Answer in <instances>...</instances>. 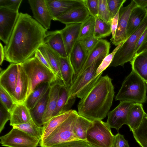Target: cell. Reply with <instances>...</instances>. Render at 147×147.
I'll use <instances>...</instances> for the list:
<instances>
[{
	"label": "cell",
	"instance_id": "41",
	"mask_svg": "<svg viewBox=\"0 0 147 147\" xmlns=\"http://www.w3.org/2000/svg\"><path fill=\"white\" fill-rule=\"evenodd\" d=\"M99 39L91 36L79 40L82 47L88 54L94 48Z\"/></svg>",
	"mask_w": 147,
	"mask_h": 147
},
{
	"label": "cell",
	"instance_id": "39",
	"mask_svg": "<svg viewBox=\"0 0 147 147\" xmlns=\"http://www.w3.org/2000/svg\"><path fill=\"white\" fill-rule=\"evenodd\" d=\"M123 43V42H121L116 46L111 53L109 54L103 59L97 69L96 71L97 76L102 73L103 71L107 67H109L113 61L115 53Z\"/></svg>",
	"mask_w": 147,
	"mask_h": 147
},
{
	"label": "cell",
	"instance_id": "14",
	"mask_svg": "<svg viewBox=\"0 0 147 147\" xmlns=\"http://www.w3.org/2000/svg\"><path fill=\"white\" fill-rule=\"evenodd\" d=\"M33 14L37 22L47 30L50 28L51 22L53 20L45 0H28Z\"/></svg>",
	"mask_w": 147,
	"mask_h": 147
},
{
	"label": "cell",
	"instance_id": "33",
	"mask_svg": "<svg viewBox=\"0 0 147 147\" xmlns=\"http://www.w3.org/2000/svg\"><path fill=\"white\" fill-rule=\"evenodd\" d=\"M92 123L93 121L79 115L76 120L73 131L79 140H86L87 131Z\"/></svg>",
	"mask_w": 147,
	"mask_h": 147
},
{
	"label": "cell",
	"instance_id": "54",
	"mask_svg": "<svg viewBox=\"0 0 147 147\" xmlns=\"http://www.w3.org/2000/svg\"><path fill=\"white\" fill-rule=\"evenodd\" d=\"M147 86V82H145Z\"/></svg>",
	"mask_w": 147,
	"mask_h": 147
},
{
	"label": "cell",
	"instance_id": "53",
	"mask_svg": "<svg viewBox=\"0 0 147 147\" xmlns=\"http://www.w3.org/2000/svg\"><path fill=\"white\" fill-rule=\"evenodd\" d=\"M146 50H147V40L138 50L136 55Z\"/></svg>",
	"mask_w": 147,
	"mask_h": 147
},
{
	"label": "cell",
	"instance_id": "43",
	"mask_svg": "<svg viewBox=\"0 0 147 147\" xmlns=\"http://www.w3.org/2000/svg\"><path fill=\"white\" fill-rule=\"evenodd\" d=\"M22 0H0V7L18 11Z\"/></svg>",
	"mask_w": 147,
	"mask_h": 147
},
{
	"label": "cell",
	"instance_id": "12",
	"mask_svg": "<svg viewBox=\"0 0 147 147\" xmlns=\"http://www.w3.org/2000/svg\"><path fill=\"white\" fill-rule=\"evenodd\" d=\"M137 6L134 0H132L127 6H123L121 8L115 35L113 38L111 39L112 43L115 46H117L127 40V30L129 18L132 11Z\"/></svg>",
	"mask_w": 147,
	"mask_h": 147
},
{
	"label": "cell",
	"instance_id": "27",
	"mask_svg": "<svg viewBox=\"0 0 147 147\" xmlns=\"http://www.w3.org/2000/svg\"><path fill=\"white\" fill-rule=\"evenodd\" d=\"M75 100L76 98H69V90L63 85L60 89L57 106L52 117L71 110Z\"/></svg>",
	"mask_w": 147,
	"mask_h": 147
},
{
	"label": "cell",
	"instance_id": "35",
	"mask_svg": "<svg viewBox=\"0 0 147 147\" xmlns=\"http://www.w3.org/2000/svg\"><path fill=\"white\" fill-rule=\"evenodd\" d=\"M132 132L134 138L140 146L147 147V114L140 126Z\"/></svg>",
	"mask_w": 147,
	"mask_h": 147
},
{
	"label": "cell",
	"instance_id": "19",
	"mask_svg": "<svg viewBox=\"0 0 147 147\" xmlns=\"http://www.w3.org/2000/svg\"><path fill=\"white\" fill-rule=\"evenodd\" d=\"M110 48L109 42L105 40L100 39L95 47L88 54L86 62L78 75L83 73L98 59L101 57H105L108 55Z\"/></svg>",
	"mask_w": 147,
	"mask_h": 147
},
{
	"label": "cell",
	"instance_id": "37",
	"mask_svg": "<svg viewBox=\"0 0 147 147\" xmlns=\"http://www.w3.org/2000/svg\"><path fill=\"white\" fill-rule=\"evenodd\" d=\"M95 22V18L90 16L82 23L78 40L87 37L93 36Z\"/></svg>",
	"mask_w": 147,
	"mask_h": 147
},
{
	"label": "cell",
	"instance_id": "22",
	"mask_svg": "<svg viewBox=\"0 0 147 147\" xmlns=\"http://www.w3.org/2000/svg\"><path fill=\"white\" fill-rule=\"evenodd\" d=\"M18 64V78L15 91V99L17 104L25 102L28 86L26 74L21 64Z\"/></svg>",
	"mask_w": 147,
	"mask_h": 147
},
{
	"label": "cell",
	"instance_id": "13",
	"mask_svg": "<svg viewBox=\"0 0 147 147\" xmlns=\"http://www.w3.org/2000/svg\"><path fill=\"white\" fill-rule=\"evenodd\" d=\"M18 64L11 63L0 74V87L2 88L17 103L15 91L18 76Z\"/></svg>",
	"mask_w": 147,
	"mask_h": 147
},
{
	"label": "cell",
	"instance_id": "16",
	"mask_svg": "<svg viewBox=\"0 0 147 147\" xmlns=\"http://www.w3.org/2000/svg\"><path fill=\"white\" fill-rule=\"evenodd\" d=\"M90 16L87 8L83 5L71 9L55 18L54 20H57L66 25L82 23Z\"/></svg>",
	"mask_w": 147,
	"mask_h": 147
},
{
	"label": "cell",
	"instance_id": "36",
	"mask_svg": "<svg viewBox=\"0 0 147 147\" xmlns=\"http://www.w3.org/2000/svg\"><path fill=\"white\" fill-rule=\"evenodd\" d=\"M95 18L93 36L100 39L111 34L110 24L107 23L98 17Z\"/></svg>",
	"mask_w": 147,
	"mask_h": 147
},
{
	"label": "cell",
	"instance_id": "2",
	"mask_svg": "<svg viewBox=\"0 0 147 147\" xmlns=\"http://www.w3.org/2000/svg\"><path fill=\"white\" fill-rule=\"evenodd\" d=\"M115 92L112 79L107 75L101 76L79 102L78 113L92 121L106 117L112 105Z\"/></svg>",
	"mask_w": 147,
	"mask_h": 147
},
{
	"label": "cell",
	"instance_id": "32",
	"mask_svg": "<svg viewBox=\"0 0 147 147\" xmlns=\"http://www.w3.org/2000/svg\"><path fill=\"white\" fill-rule=\"evenodd\" d=\"M51 83L43 82L38 85L26 99L25 103L28 109H32L44 96L49 88Z\"/></svg>",
	"mask_w": 147,
	"mask_h": 147
},
{
	"label": "cell",
	"instance_id": "9",
	"mask_svg": "<svg viewBox=\"0 0 147 147\" xmlns=\"http://www.w3.org/2000/svg\"><path fill=\"white\" fill-rule=\"evenodd\" d=\"M1 145L7 147H37L40 140L17 128H13L0 137Z\"/></svg>",
	"mask_w": 147,
	"mask_h": 147
},
{
	"label": "cell",
	"instance_id": "3",
	"mask_svg": "<svg viewBox=\"0 0 147 147\" xmlns=\"http://www.w3.org/2000/svg\"><path fill=\"white\" fill-rule=\"evenodd\" d=\"M147 87L143 79L132 69L123 82L115 100L142 104L147 100Z\"/></svg>",
	"mask_w": 147,
	"mask_h": 147
},
{
	"label": "cell",
	"instance_id": "48",
	"mask_svg": "<svg viewBox=\"0 0 147 147\" xmlns=\"http://www.w3.org/2000/svg\"><path fill=\"white\" fill-rule=\"evenodd\" d=\"M34 57L56 75L50 65L39 49H38L35 51Z\"/></svg>",
	"mask_w": 147,
	"mask_h": 147
},
{
	"label": "cell",
	"instance_id": "4",
	"mask_svg": "<svg viewBox=\"0 0 147 147\" xmlns=\"http://www.w3.org/2000/svg\"><path fill=\"white\" fill-rule=\"evenodd\" d=\"M20 64L28 80L26 99L40 84L43 82L51 83L59 78L34 57H31Z\"/></svg>",
	"mask_w": 147,
	"mask_h": 147
},
{
	"label": "cell",
	"instance_id": "15",
	"mask_svg": "<svg viewBox=\"0 0 147 147\" xmlns=\"http://www.w3.org/2000/svg\"><path fill=\"white\" fill-rule=\"evenodd\" d=\"M53 18L56 17L73 8L84 5L83 0H45Z\"/></svg>",
	"mask_w": 147,
	"mask_h": 147
},
{
	"label": "cell",
	"instance_id": "25",
	"mask_svg": "<svg viewBox=\"0 0 147 147\" xmlns=\"http://www.w3.org/2000/svg\"><path fill=\"white\" fill-rule=\"evenodd\" d=\"M74 110L71 109L55 116L51 119L42 126V133L40 141L48 137L71 114Z\"/></svg>",
	"mask_w": 147,
	"mask_h": 147
},
{
	"label": "cell",
	"instance_id": "7",
	"mask_svg": "<svg viewBox=\"0 0 147 147\" xmlns=\"http://www.w3.org/2000/svg\"><path fill=\"white\" fill-rule=\"evenodd\" d=\"M147 28V16L140 27L129 37L115 53L109 67H123L124 64L132 61L134 57V51L137 42Z\"/></svg>",
	"mask_w": 147,
	"mask_h": 147
},
{
	"label": "cell",
	"instance_id": "17",
	"mask_svg": "<svg viewBox=\"0 0 147 147\" xmlns=\"http://www.w3.org/2000/svg\"><path fill=\"white\" fill-rule=\"evenodd\" d=\"M63 85H64L62 81L59 78L51 84L47 108L42 120L43 125L52 117L57 106L60 89Z\"/></svg>",
	"mask_w": 147,
	"mask_h": 147
},
{
	"label": "cell",
	"instance_id": "23",
	"mask_svg": "<svg viewBox=\"0 0 147 147\" xmlns=\"http://www.w3.org/2000/svg\"><path fill=\"white\" fill-rule=\"evenodd\" d=\"M147 16L146 8L137 6L132 11L127 23V39L140 27Z\"/></svg>",
	"mask_w": 147,
	"mask_h": 147
},
{
	"label": "cell",
	"instance_id": "18",
	"mask_svg": "<svg viewBox=\"0 0 147 147\" xmlns=\"http://www.w3.org/2000/svg\"><path fill=\"white\" fill-rule=\"evenodd\" d=\"M44 44L48 46L60 57H68L61 30L47 32Z\"/></svg>",
	"mask_w": 147,
	"mask_h": 147
},
{
	"label": "cell",
	"instance_id": "5",
	"mask_svg": "<svg viewBox=\"0 0 147 147\" xmlns=\"http://www.w3.org/2000/svg\"><path fill=\"white\" fill-rule=\"evenodd\" d=\"M105 57L98 59L83 73L74 77L69 89V98L82 99L94 85L102 74L97 76L96 71Z\"/></svg>",
	"mask_w": 147,
	"mask_h": 147
},
{
	"label": "cell",
	"instance_id": "42",
	"mask_svg": "<svg viewBox=\"0 0 147 147\" xmlns=\"http://www.w3.org/2000/svg\"><path fill=\"white\" fill-rule=\"evenodd\" d=\"M52 147H93L86 140H79L67 142Z\"/></svg>",
	"mask_w": 147,
	"mask_h": 147
},
{
	"label": "cell",
	"instance_id": "45",
	"mask_svg": "<svg viewBox=\"0 0 147 147\" xmlns=\"http://www.w3.org/2000/svg\"><path fill=\"white\" fill-rule=\"evenodd\" d=\"M0 133L3 129L7 122L10 120L11 113L0 102Z\"/></svg>",
	"mask_w": 147,
	"mask_h": 147
},
{
	"label": "cell",
	"instance_id": "6",
	"mask_svg": "<svg viewBox=\"0 0 147 147\" xmlns=\"http://www.w3.org/2000/svg\"><path fill=\"white\" fill-rule=\"evenodd\" d=\"M74 110L70 115L39 144L41 147H52L61 143L79 139L75 134L73 129L79 115Z\"/></svg>",
	"mask_w": 147,
	"mask_h": 147
},
{
	"label": "cell",
	"instance_id": "11",
	"mask_svg": "<svg viewBox=\"0 0 147 147\" xmlns=\"http://www.w3.org/2000/svg\"><path fill=\"white\" fill-rule=\"evenodd\" d=\"M134 103L130 101H120L119 105L109 112L107 123L111 128L118 131L123 125H127L129 111Z\"/></svg>",
	"mask_w": 147,
	"mask_h": 147
},
{
	"label": "cell",
	"instance_id": "29",
	"mask_svg": "<svg viewBox=\"0 0 147 147\" xmlns=\"http://www.w3.org/2000/svg\"><path fill=\"white\" fill-rule=\"evenodd\" d=\"M38 49L50 65L57 77L62 81L60 68V56L45 44H43Z\"/></svg>",
	"mask_w": 147,
	"mask_h": 147
},
{
	"label": "cell",
	"instance_id": "20",
	"mask_svg": "<svg viewBox=\"0 0 147 147\" xmlns=\"http://www.w3.org/2000/svg\"><path fill=\"white\" fill-rule=\"evenodd\" d=\"M82 23L66 25L61 30L67 53L69 57L76 43L78 41Z\"/></svg>",
	"mask_w": 147,
	"mask_h": 147
},
{
	"label": "cell",
	"instance_id": "21",
	"mask_svg": "<svg viewBox=\"0 0 147 147\" xmlns=\"http://www.w3.org/2000/svg\"><path fill=\"white\" fill-rule=\"evenodd\" d=\"M88 56V54L82 47L80 41H78L73 47L69 57L74 71V77L78 75L82 68Z\"/></svg>",
	"mask_w": 147,
	"mask_h": 147
},
{
	"label": "cell",
	"instance_id": "47",
	"mask_svg": "<svg viewBox=\"0 0 147 147\" xmlns=\"http://www.w3.org/2000/svg\"><path fill=\"white\" fill-rule=\"evenodd\" d=\"M111 147H129L127 141L119 133L114 136Z\"/></svg>",
	"mask_w": 147,
	"mask_h": 147
},
{
	"label": "cell",
	"instance_id": "55",
	"mask_svg": "<svg viewBox=\"0 0 147 147\" xmlns=\"http://www.w3.org/2000/svg\"></svg>",
	"mask_w": 147,
	"mask_h": 147
},
{
	"label": "cell",
	"instance_id": "46",
	"mask_svg": "<svg viewBox=\"0 0 147 147\" xmlns=\"http://www.w3.org/2000/svg\"><path fill=\"white\" fill-rule=\"evenodd\" d=\"M84 4L90 16L97 17L98 10V0H83Z\"/></svg>",
	"mask_w": 147,
	"mask_h": 147
},
{
	"label": "cell",
	"instance_id": "28",
	"mask_svg": "<svg viewBox=\"0 0 147 147\" xmlns=\"http://www.w3.org/2000/svg\"><path fill=\"white\" fill-rule=\"evenodd\" d=\"M50 87L34 107L29 110L32 119L40 127L43 125L42 120L47 108Z\"/></svg>",
	"mask_w": 147,
	"mask_h": 147
},
{
	"label": "cell",
	"instance_id": "34",
	"mask_svg": "<svg viewBox=\"0 0 147 147\" xmlns=\"http://www.w3.org/2000/svg\"><path fill=\"white\" fill-rule=\"evenodd\" d=\"M12 127L20 129L30 136L41 140L42 127L38 126L32 119L29 122L15 125Z\"/></svg>",
	"mask_w": 147,
	"mask_h": 147
},
{
	"label": "cell",
	"instance_id": "51",
	"mask_svg": "<svg viewBox=\"0 0 147 147\" xmlns=\"http://www.w3.org/2000/svg\"><path fill=\"white\" fill-rule=\"evenodd\" d=\"M137 6L144 8L147 7V0H134Z\"/></svg>",
	"mask_w": 147,
	"mask_h": 147
},
{
	"label": "cell",
	"instance_id": "1",
	"mask_svg": "<svg viewBox=\"0 0 147 147\" xmlns=\"http://www.w3.org/2000/svg\"><path fill=\"white\" fill-rule=\"evenodd\" d=\"M47 32L31 16L20 13L9 42L4 47L5 60L20 64L32 57L44 44Z\"/></svg>",
	"mask_w": 147,
	"mask_h": 147
},
{
	"label": "cell",
	"instance_id": "50",
	"mask_svg": "<svg viewBox=\"0 0 147 147\" xmlns=\"http://www.w3.org/2000/svg\"><path fill=\"white\" fill-rule=\"evenodd\" d=\"M147 40V28L144 31L140 37L137 43L135 49L134 56L136 55L137 53L141 47Z\"/></svg>",
	"mask_w": 147,
	"mask_h": 147
},
{
	"label": "cell",
	"instance_id": "44",
	"mask_svg": "<svg viewBox=\"0 0 147 147\" xmlns=\"http://www.w3.org/2000/svg\"><path fill=\"white\" fill-rule=\"evenodd\" d=\"M126 1V0H107L111 18L115 16Z\"/></svg>",
	"mask_w": 147,
	"mask_h": 147
},
{
	"label": "cell",
	"instance_id": "24",
	"mask_svg": "<svg viewBox=\"0 0 147 147\" xmlns=\"http://www.w3.org/2000/svg\"><path fill=\"white\" fill-rule=\"evenodd\" d=\"M10 113V125L12 126L29 122L32 119L30 110L25 102L17 103Z\"/></svg>",
	"mask_w": 147,
	"mask_h": 147
},
{
	"label": "cell",
	"instance_id": "49",
	"mask_svg": "<svg viewBox=\"0 0 147 147\" xmlns=\"http://www.w3.org/2000/svg\"><path fill=\"white\" fill-rule=\"evenodd\" d=\"M120 9L118 10L115 16L111 19L110 25L112 35V37L111 39L113 38L115 35L118 24Z\"/></svg>",
	"mask_w": 147,
	"mask_h": 147
},
{
	"label": "cell",
	"instance_id": "31",
	"mask_svg": "<svg viewBox=\"0 0 147 147\" xmlns=\"http://www.w3.org/2000/svg\"><path fill=\"white\" fill-rule=\"evenodd\" d=\"M60 68L64 85L69 90L75 75L68 57H60Z\"/></svg>",
	"mask_w": 147,
	"mask_h": 147
},
{
	"label": "cell",
	"instance_id": "40",
	"mask_svg": "<svg viewBox=\"0 0 147 147\" xmlns=\"http://www.w3.org/2000/svg\"><path fill=\"white\" fill-rule=\"evenodd\" d=\"M0 102L10 112L17 104L9 95L1 87H0Z\"/></svg>",
	"mask_w": 147,
	"mask_h": 147
},
{
	"label": "cell",
	"instance_id": "10",
	"mask_svg": "<svg viewBox=\"0 0 147 147\" xmlns=\"http://www.w3.org/2000/svg\"><path fill=\"white\" fill-rule=\"evenodd\" d=\"M20 13L0 7V39L5 45L9 41Z\"/></svg>",
	"mask_w": 147,
	"mask_h": 147
},
{
	"label": "cell",
	"instance_id": "30",
	"mask_svg": "<svg viewBox=\"0 0 147 147\" xmlns=\"http://www.w3.org/2000/svg\"><path fill=\"white\" fill-rule=\"evenodd\" d=\"M130 64L132 69L147 82V50L136 55Z\"/></svg>",
	"mask_w": 147,
	"mask_h": 147
},
{
	"label": "cell",
	"instance_id": "26",
	"mask_svg": "<svg viewBox=\"0 0 147 147\" xmlns=\"http://www.w3.org/2000/svg\"><path fill=\"white\" fill-rule=\"evenodd\" d=\"M142 104L134 103L130 108L128 116L127 125L132 131L140 125L146 114Z\"/></svg>",
	"mask_w": 147,
	"mask_h": 147
},
{
	"label": "cell",
	"instance_id": "52",
	"mask_svg": "<svg viewBox=\"0 0 147 147\" xmlns=\"http://www.w3.org/2000/svg\"><path fill=\"white\" fill-rule=\"evenodd\" d=\"M0 65H1L5 58L4 47L1 43H0Z\"/></svg>",
	"mask_w": 147,
	"mask_h": 147
},
{
	"label": "cell",
	"instance_id": "38",
	"mask_svg": "<svg viewBox=\"0 0 147 147\" xmlns=\"http://www.w3.org/2000/svg\"><path fill=\"white\" fill-rule=\"evenodd\" d=\"M97 17L107 23L110 24L111 17L107 0H98V10Z\"/></svg>",
	"mask_w": 147,
	"mask_h": 147
},
{
	"label": "cell",
	"instance_id": "8",
	"mask_svg": "<svg viewBox=\"0 0 147 147\" xmlns=\"http://www.w3.org/2000/svg\"><path fill=\"white\" fill-rule=\"evenodd\" d=\"M111 129L102 120L93 121L87 131L86 140L93 147H111L114 135Z\"/></svg>",
	"mask_w": 147,
	"mask_h": 147
}]
</instances>
